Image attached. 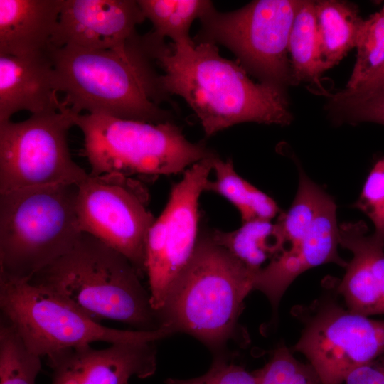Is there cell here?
<instances>
[{
  "instance_id": "1",
  "label": "cell",
  "mask_w": 384,
  "mask_h": 384,
  "mask_svg": "<svg viewBox=\"0 0 384 384\" xmlns=\"http://www.w3.org/2000/svg\"><path fill=\"white\" fill-rule=\"evenodd\" d=\"M149 55L164 70L162 95L181 97L194 111L206 136L243 122L289 125L293 119L284 88L254 82L238 62L219 54L210 42L169 46L145 36Z\"/></svg>"
},
{
  "instance_id": "2",
  "label": "cell",
  "mask_w": 384,
  "mask_h": 384,
  "mask_svg": "<svg viewBox=\"0 0 384 384\" xmlns=\"http://www.w3.org/2000/svg\"><path fill=\"white\" fill-rule=\"evenodd\" d=\"M49 55L56 90L75 114H89L161 123L170 121L159 103L164 95L158 85L142 37L136 35L126 46L88 50L50 46Z\"/></svg>"
},
{
  "instance_id": "3",
  "label": "cell",
  "mask_w": 384,
  "mask_h": 384,
  "mask_svg": "<svg viewBox=\"0 0 384 384\" xmlns=\"http://www.w3.org/2000/svg\"><path fill=\"white\" fill-rule=\"evenodd\" d=\"M132 263L83 233L73 249L29 281L72 304L93 321L114 320L139 331L161 327L149 292Z\"/></svg>"
},
{
  "instance_id": "4",
  "label": "cell",
  "mask_w": 384,
  "mask_h": 384,
  "mask_svg": "<svg viewBox=\"0 0 384 384\" xmlns=\"http://www.w3.org/2000/svg\"><path fill=\"white\" fill-rule=\"evenodd\" d=\"M256 273L215 242L210 233H200L190 262L158 312L161 326L219 349L237 335L243 302L254 289Z\"/></svg>"
},
{
  "instance_id": "5",
  "label": "cell",
  "mask_w": 384,
  "mask_h": 384,
  "mask_svg": "<svg viewBox=\"0 0 384 384\" xmlns=\"http://www.w3.org/2000/svg\"><path fill=\"white\" fill-rule=\"evenodd\" d=\"M77 193L78 184L0 193V275L29 282L73 249L83 233Z\"/></svg>"
},
{
  "instance_id": "6",
  "label": "cell",
  "mask_w": 384,
  "mask_h": 384,
  "mask_svg": "<svg viewBox=\"0 0 384 384\" xmlns=\"http://www.w3.org/2000/svg\"><path fill=\"white\" fill-rule=\"evenodd\" d=\"M84 136L90 174L171 175L214 154L203 143L188 140L171 121L150 123L104 114L73 117Z\"/></svg>"
},
{
  "instance_id": "7",
  "label": "cell",
  "mask_w": 384,
  "mask_h": 384,
  "mask_svg": "<svg viewBox=\"0 0 384 384\" xmlns=\"http://www.w3.org/2000/svg\"><path fill=\"white\" fill-rule=\"evenodd\" d=\"M0 309L33 353L42 356L66 348L103 341H156L171 334L162 326L154 331L109 328L96 322L60 295L30 282L0 275Z\"/></svg>"
},
{
  "instance_id": "8",
  "label": "cell",
  "mask_w": 384,
  "mask_h": 384,
  "mask_svg": "<svg viewBox=\"0 0 384 384\" xmlns=\"http://www.w3.org/2000/svg\"><path fill=\"white\" fill-rule=\"evenodd\" d=\"M302 1L257 0L227 13L213 7L201 18L200 42L226 46L261 82L285 88L294 85L288 43Z\"/></svg>"
},
{
  "instance_id": "9",
  "label": "cell",
  "mask_w": 384,
  "mask_h": 384,
  "mask_svg": "<svg viewBox=\"0 0 384 384\" xmlns=\"http://www.w3.org/2000/svg\"><path fill=\"white\" fill-rule=\"evenodd\" d=\"M336 295L323 294L292 310L302 324L294 350L306 358L321 384H343L354 369L384 353V321L350 311Z\"/></svg>"
},
{
  "instance_id": "10",
  "label": "cell",
  "mask_w": 384,
  "mask_h": 384,
  "mask_svg": "<svg viewBox=\"0 0 384 384\" xmlns=\"http://www.w3.org/2000/svg\"><path fill=\"white\" fill-rule=\"evenodd\" d=\"M75 114L62 101L58 110L31 114L21 122H0V193L79 184L87 177L68 147Z\"/></svg>"
},
{
  "instance_id": "11",
  "label": "cell",
  "mask_w": 384,
  "mask_h": 384,
  "mask_svg": "<svg viewBox=\"0 0 384 384\" xmlns=\"http://www.w3.org/2000/svg\"><path fill=\"white\" fill-rule=\"evenodd\" d=\"M140 182L116 174L92 175L78 184L80 228L123 255L140 276L146 274V247L155 218Z\"/></svg>"
},
{
  "instance_id": "12",
  "label": "cell",
  "mask_w": 384,
  "mask_h": 384,
  "mask_svg": "<svg viewBox=\"0 0 384 384\" xmlns=\"http://www.w3.org/2000/svg\"><path fill=\"white\" fill-rule=\"evenodd\" d=\"M215 156L206 158L183 172L149 230L145 270L151 304L157 314L196 250L200 235L198 201L209 180Z\"/></svg>"
},
{
  "instance_id": "13",
  "label": "cell",
  "mask_w": 384,
  "mask_h": 384,
  "mask_svg": "<svg viewBox=\"0 0 384 384\" xmlns=\"http://www.w3.org/2000/svg\"><path fill=\"white\" fill-rule=\"evenodd\" d=\"M47 356L51 384H129L132 377L147 378L156 370L154 341L116 343L103 349L88 344Z\"/></svg>"
},
{
  "instance_id": "14",
  "label": "cell",
  "mask_w": 384,
  "mask_h": 384,
  "mask_svg": "<svg viewBox=\"0 0 384 384\" xmlns=\"http://www.w3.org/2000/svg\"><path fill=\"white\" fill-rule=\"evenodd\" d=\"M145 17L137 1L63 0L51 45L88 50L123 48Z\"/></svg>"
},
{
  "instance_id": "15",
  "label": "cell",
  "mask_w": 384,
  "mask_h": 384,
  "mask_svg": "<svg viewBox=\"0 0 384 384\" xmlns=\"http://www.w3.org/2000/svg\"><path fill=\"white\" fill-rule=\"evenodd\" d=\"M338 245L336 206L328 195L306 235L256 273L254 289L262 292L276 310L288 287L302 273L330 262L346 267L348 262L339 256Z\"/></svg>"
},
{
  "instance_id": "16",
  "label": "cell",
  "mask_w": 384,
  "mask_h": 384,
  "mask_svg": "<svg viewBox=\"0 0 384 384\" xmlns=\"http://www.w3.org/2000/svg\"><path fill=\"white\" fill-rule=\"evenodd\" d=\"M368 230L363 220L339 225V245L353 257L335 287L348 309L366 316L384 314V245Z\"/></svg>"
},
{
  "instance_id": "17",
  "label": "cell",
  "mask_w": 384,
  "mask_h": 384,
  "mask_svg": "<svg viewBox=\"0 0 384 384\" xmlns=\"http://www.w3.org/2000/svg\"><path fill=\"white\" fill-rule=\"evenodd\" d=\"M57 92L49 50L26 56L0 55V122L21 111L35 114L60 109Z\"/></svg>"
},
{
  "instance_id": "18",
  "label": "cell",
  "mask_w": 384,
  "mask_h": 384,
  "mask_svg": "<svg viewBox=\"0 0 384 384\" xmlns=\"http://www.w3.org/2000/svg\"><path fill=\"white\" fill-rule=\"evenodd\" d=\"M63 0H0V55L47 53Z\"/></svg>"
},
{
  "instance_id": "19",
  "label": "cell",
  "mask_w": 384,
  "mask_h": 384,
  "mask_svg": "<svg viewBox=\"0 0 384 384\" xmlns=\"http://www.w3.org/2000/svg\"><path fill=\"white\" fill-rule=\"evenodd\" d=\"M215 242L226 249L248 269L257 272L268 261L282 254L287 242L278 221L256 219L242 223L233 231L209 233Z\"/></svg>"
},
{
  "instance_id": "20",
  "label": "cell",
  "mask_w": 384,
  "mask_h": 384,
  "mask_svg": "<svg viewBox=\"0 0 384 384\" xmlns=\"http://www.w3.org/2000/svg\"><path fill=\"white\" fill-rule=\"evenodd\" d=\"M321 57L328 69L356 47L364 19L356 5L337 0L315 1Z\"/></svg>"
},
{
  "instance_id": "21",
  "label": "cell",
  "mask_w": 384,
  "mask_h": 384,
  "mask_svg": "<svg viewBox=\"0 0 384 384\" xmlns=\"http://www.w3.org/2000/svg\"><path fill=\"white\" fill-rule=\"evenodd\" d=\"M288 51L294 85L310 82L323 90L320 78L329 69L320 50L315 1H302L292 23Z\"/></svg>"
},
{
  "instance_id": "22",
  "label": "cell",
  "mask_w": 384,
  "mask_h": 384,
  "mask_svg": "<svg viewBox=\"0 0 384 384\" xmlns=\"http://www.w3.org/2000/svg\"><path fill=\"white\" fill-rule=\"evenodd\" d=\"M214 181L208 180L204 191H211L228 200L239 211L242 223L256 219L272 220L280 209L268 195L242 178L235 171L231 159H213Z\"/></svg>"
},
{
  "instance_id": "23",
  "label": "cell",
  "mask_w": 384,
  "mask_h": 384,
  "mask_svg": "<svg viewBox=\"0 0 384 384\" xmlns=\"http://www.w3.org/2000/svg\"><path fill=\"white\" fill-rule=\"evenodd\" d=\"M145 18L153 24L154 36L170 38L174 43H191L189 30L196 18H201L213 6L204 0H139Z\"/></svg>"
},
{
  "instance_id": "24",
  "label": "cell",
  "mask_w": 384,
  "mask_h": 384,
  "mask_svg": "<svg viewBox=\"0 0 384 384\" xmlns=\"http://www.w3.org/2000/svg\"><path fill=\"white\" fill-rule=\"evenodd\" d=\"M329 97L326 110L334 122L384 125V82L362 90L343 89Z\"/></svg>"
},
{
  "instance_id": "25",
  "label": "cell",
  "mask_w": 384,
  "mask_h": 384,
  "mask_svg": "<svg viewBox=\"0 0 384 384\" xmlns=\"http://www.w3.org/2000/svg\"><path fill=\"white\" fill-rule=\"evenodd\" d=\"M328 195L299 169V186L294 201L289 210L280 213L277 220L287 248L300 240L311 229Z\"/></svg>"
},
{
  "instance_id": "26",
  "label": "cell",
  "mask_w": 384,
  "mask_h": 384,
  "mask_svg": "<svg viewBox=\"0 0 384 384\" xmlns=\"http://www.w3.org/2000/svg\"><path fill=\"white\" fill-rule=\"evenodd\" d=\"M41 356L32 353L14 328L0 323V384H36Z\"/></svg>"
},
{
  "instance_id": "27",
  "label": "cell",
  "mask_w": 384,
  "mask_h": 384,
  "mask_svg": "<svg viewBox=\"0 0 384 384\" xmlns=\"http://www.w3.org/2000/svg\"><path fill=\"white\" fill-rule=\"evenodd\" d=\"M356 48L348 90L356 89L384 65V6L363 20Z\"/></svg>"
},
{
  "instance_id": "28",
  "label": "cell",
  "mask_w": 384,
  "mask_h": 384,
  "mask_svg": "<svg viewBox=\"0 0 384 384\" xmlns=\"http://www.w3.org/2000/svg\"><path fill=\"white\" fill-rule=\"evenodd\" d=\"M252 373L257 384H321L313 367L296 359L284 344L274 349L266 364Z\"/></svg>"
},
{
  "instance_id": "29",
  "label": "cell",
  "mask_w": 384,
  "mask_h": 384,
  "mask_svg": "<svg viewBox=\"0 0 384 384\" xmlns=\"http://www.w3.org/2000/svg\"><path fill=\"white\" fill-rule=\"evenodd\" d=\"M353 207L371 220L373 237L384 245V157L374 163Z\"/></svg>"
},
{
  "instance_id": "30",
  "label": "cell",
  "mask_w": 384,
  "mask_h": 384,
  "mask_svg": "<svg viewBox=\"0 0 384 384\" xmlns=\"http://www.w3.org/2000/svg\"><path fill=\"white\" fill-rule=\"evenodd\" d=\"M166 384H257L253 373L223 356H216L209 370L191 379L168 378Z\"/></svg>"
},
{
  "instance_id": "31",
  "label": "cell",
  "mask_w": 384,
  "mask_h": 384,
  "mask_svg": "<svg viewBox=\"0 0 384 384\" xmlns=\"http://www.w3.org/2000/svg\"><path fill=\"white\" fill-rule=\"evenodd\" d=\"M343 384H384V353L354 369Z\"/></svg>"
},
{
  "instance_id": "32",
  "label": "cell",
  "mask_w": 384,
  "mask_h": 384,
  "mask_svg": "<svg viewBox=\"0 0 384 384\" xmlns=\"http://www.w3.org/2000/svg\"><path fill=\"white\" fill-rule=\"evenodd\" d=\"M384 82V65L354 90L368 88ZM348 90V89H347Z\"/></svg>"
}]
</instances>
